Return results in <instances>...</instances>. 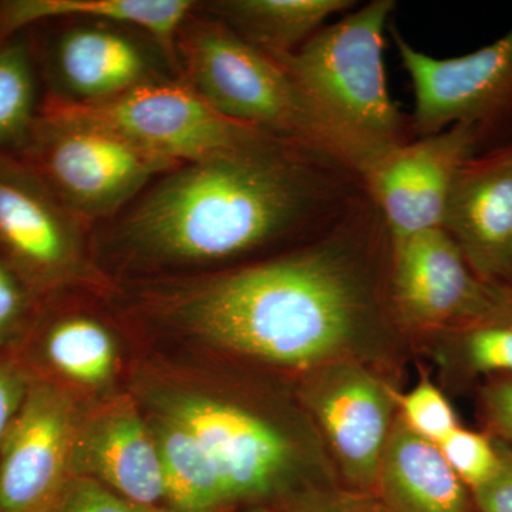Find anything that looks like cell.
Masks as SVG:
<instances>
[{
    "instance_id": "cell-1",
    "label": "cell",
    "mask_w": 512,
    "mask_h": 512,
    "mask_svg": "<svg viewBox=\"0 0 512 512\" xmlns=\"http://www.w3.org/2000/svg\"><path fill=\"white\" fill-rule=\"evenodd\" d=\"M390 249L386 222L366 192L301 247L165 293L156 303L218 348L315 370L342 359L393 312L377 274V259Z\"/></svg>"
},
{
    "instance_id": "cell-2",
    "label": "cell",
    "mask_w": 512,
    "mask_h": 512,
    "mask_svg": "<svg viewBox=\"0 0 512 512\" xmlns=\"http://www.w3.org/2000/svg\"><path fill=\"white\" fill-rule=\"evenodd\" d=\"M365 194L360 175L336 158L262 134L158 178L117 222L114 238L146 261L215 264L315 237Z\"/></svg>"
},
{
    "instance_id": "cell-3",
    "label": "cell",
    "mask_w": 512,
    "mask_h": 512,
    "mask_svg": "<svg viewBox=\"0 0 512 512\" xmlns=\"http://www.w3.org/2000/svg\"><path fill=\"white\" fill-rule=\"evenodd\" d=\"M177 60L184 82L225 119L328 154L362 181L380 158L320 111L278 60L220 20L191 15Z\"/></svg>"
},
{
    "instance_id": "cell-4",
    "label": "cell",
    "mask_w": 512,
    "mask_h": 512,
    "mask_svg": "<svg viewBox=\"0 0 512 512\" xmlns=\"http://www.w3.org/2000/svg\"><path fill=\"white\" fill-rule=\"evenodd\" d=\"M394 8L393 0H372L278 60L320 111L377 156L412 141V120L394 103L384 72Z\"/></svg>"
},
{
    "instance_id": "cell-5",
    "label": "cell",
    "mask_w": 512,
    "mask_h": 512,
    "mask_svg": "<svg viewBox=\"0 0 512 512\" xmlns=\"http://www.w3.org/2000/svg\"><path fill=\"white\" fill-rule=\"evenodd\" d=\"M47 113L107 128L180 165L231 153L268 134L225 119L183 79L156 80L104 103L56 99Z\"/></svg>"
},
{
    "instance_id": "cell-6",
    "label": "cell",
    "mask_w": 512,
    "mask_h": 512,
    "mask_svg": "<svg viewBox=\"0 0 512 512\" xmlns=\"http://www.w3.org/2000/svg\"><path fill=\"white\" fill-rule=\"evenodd\" d=\"M39 157L57 200L82 224L117 214L177 168L107 128L47 113Z\"/></svg>"
},
{
    "instance_id": "cell-7",
    "label": "cell",
    "mask_w": 512,
    "mask_h": 512,
    "mask_svg": "<svg viewBox=\"0 0 512 512\" xmlns=\"http://www.w3.org/2000/svg\"><path fill=\"white\" fill-rule=\"evenodd\" d=\"M163 416L190 431L220 473L229 504L284 493L299 468L295 444L274 424L238 404L205 394L158 396Z\"/></svg>"
},
{
    "instance_id": "cell-8",
    "label": "cell",
    "mask_w": 512,
    "mask_h": 512,
    "mask_svg": "<svg viewBox=\"0 0 512 512\" xmlns=\"http://www.w3.org/2000/svg\"><path fill=\"white\" fill-rule=\"evenodd\" d=\"M389 295L397 320L420 330H446L512 305V288L485 284L443 228L392 244Z\"/></svg>"
},
{
    "instance_id": "cell-9",
    "label": "cell",
    "mask_w": 512,
    "mask_h": 512,
    "mask_svg": "<svg viewBox=\"0 0 512 512\" xmlns=\"http://www.w3.org/2000/svg\"><path fill=\"white\" fill-rule=\"evenodd\" d=\"M80 420L70 394L32 377L0 447V512H56L73 474Z\"/></svg>"
},
{
    "instance_id": "cell-10",
    "label": "cell",
    "mask_w": 512,
    "mask_h": 512,
    "mask_svg": "<svg viewBox=\"0 0 512 512\" xmlns=\"http://www.w3.org/2000/svg\"><path fill=\"white\" fill-rule=\"evenodd\" d=\"M480 126L457 123L431 136L387 150L363 178L386 222L392 244L441 228L451 185L474 157Z\"/></svg>"
},
{
    "instance_id": "cell-11",
    "label": "cell",
    "mask_w": 512,
    "mask_h": 512,
    "mask_svg": "<svg viewBox=\"0 0 512 512\" xmlns=\"http://www.w3.org/2000/svg\"><path fill=\"white\" fill-rule=\"evenodd\" d=\"M397 56L414 90L413 133H440L457 123H476L512 103V28L468 55L437 59L410 45L389 26Z\"/></svg>"
},
{
    "instance_id": "cell-12",
    "label": "cell",
    "mask_w": 512,
    "mask_h": 512,
    "mask_svg": "<svg viewBox=\"0 0 512 512\" xmlns=\"http://www.w3.org/2000/svg\"><path fill=\"white\" fill-rule=\"evenodd\" d=\"M312 372L309 407L345 480L355 494L372 497L397 417L396 394L365 367L348 360H335Z\"/></svg>"
},
{
    "instance_id": "cell-13",
    "label": "cell",
    "mask_w": 512,
    "mask_h": 512,
    "mask_svg": "<svg viewBox=\"0 0 512 512\" xmlns=\"http://www.w3.org/2000/svg\"><path fill=\"white\" fill-rule=\"evenodd\" d=\"M441 228L481 281L512 288V146L460 168Z\"/></svg>"
},
{
    "instance_id": "cell-14",
    "label": "cell",
    "mask_w": 512,
    "mask_h": 512,
    "mask_svg": "<svg viewBox=\"0 0 512 512\" xmlns=\"http://www.w3.org/2000/svg\"><path fill=\"white\" fill-rule=\"evenodd\" d=\"M82 222L25 175L0 171V244L39 282L82 272Z\"/></svg>"
},
{
    "instance_id": "cell-15",
    "label": "cell",
    "mask_w": 512,
    "mask_h": 512,
    "mask_svg": "<svg viewBox=\"0 0 512 512\" xmlns=\"http://www.w3.org/2000/svg\"><path fill=\"white\" fill-rule=\"evenodd\" d=\"M72 467L74 476L93 478L136 503L165 501L156 440L128 399L114 400L82 421Z\"/></svg>"
},
{
    "instance_id": "cell-16",
    "label": "cell",
    "mask_w": 512,
    "mask_h": 512,
    "mask_svg": "<svg viewBox=\"0 0 512 512\" xmlns=\"http://www.w3.org/2000/svg\"><path fill=\"white\" fill-rule=\"evenodd\" d=\"M53 69L64 93L60 100L73 104L104 103L164 79L153 55L133 33L89 20L59 36Z\"/></svg>"
},
{
    "instance_id": "cell-17",
    "label": "cell",
    "mask_w": 512,
    "mask_h": 512,
    "mask_svg": "<svg viewBox=\"0 0 512 512\" xmlns=\"http://www.w3.org/2000/svg\"><path fill=\"white\" fill-rule=\"evenodd\" d=\"M373 501L380 512H474L470 490L439 446L394 420L377 473Z\"/></svg>"
},
{
    "instance_id": "cell-18",
    "label": "cell",
    "mask_w": 512,
    "mask_h": 512,
    "mask_svg": "<svg viewBox=\"0 0 512 512\" xmlns=\"http://www.w3.org/2000/svg\"><path fill=\"white\" fill-rule=\"evenodd\" d=\"M191 0H15L0 8V30L9 33L39 20L83 18L146 33L178 69L177 40L197 9Z\"/></svg>"
},
{
    "instance_id": "cell-19",
    "label": "cell",
    "mask_w": 512,
    "mask_h": 512,
    "mask_svg": "<svg viewBox=\"0 0 512 512\" xmlns=\"http://www.w3.org/2000/svg\"><path fill=\"white\" fill-rule=\"evenodd\" d=\"M352 0H218L205 3L211 18L275 60L292 55Z\"/></svg>"
},
{
    "instance_id": "cell-20",
    "label": "cell",
    "mask_w": 512,
    "mask_h": 512,
    "mask_svg": "<svg viewBox=\"0 0 512 512\" xmlns=\"http://www.w3.org/2000/svg\"><path fill=\"white\" fill-rule=\"evenodd\" d=\"M160 454L165 501L175 512H220L229 501L220 473L198 440L160 414L151 427Z\"/></svg>"
},
{
    "instance_id": "cell-21",
    "label": "cell",
    "mask_w": 512,
    "mask_h": 512,
    "mask_svg": "<svg viewBox=\"0 0 512 512\" xmlns=\"http://www.w3.org/2000/svg\"><path fill=\"white\" fill-rule=\"evenodd\" d=\"M43 356L60 375L100 386L116 369V342L99 320L73 315L57 320L43 336Z\"/></svg>"
},
{
    "instance_id": "cell-22",
    "label": "cell",
    "mask_w": 512,
    "mask_h": 512,
    "mask_svg": "<svg viewBox=\"0 0 512 512\" xmlns=\"http://www.w3.org/2000/svg\"><path fill=\"white\" fill-rule=\"evenodd\" d=\"M440 333L468 375L512 376V305Z\"/></svg>"
},
{
    "instance_id": "cell-23",
    "label": "cell",
    "mask_w": 512,
    "mask_h": 512,
    "mask_svg": "<svg viewBox=\"0 0 512 512\" xmlns=\"http://www.w3.org/2000/svg\"><path fill=\"white\" fill-rule=\"evenodd\" d=\"M36 84L28 50L22 45L0 49V146L25 136L33 119Z\"/></svg>"
},
{
    "instance_id": "cell-24",
    "label": "cell",
    "mask_w": 512,
    "mask_h": 512,
    "mask_svg": "<svg viewBox=\"0 0 512 512\" xmlns=\"http://www.w3.org/2000/svg\"><path fill=\"white\" fill-rule=\"evenodd\" d=\"M437 446L470 493L488 483L500 466L494 436L458 427Z\"/></svg>"
},
{
    "instance_id": "cell-25",
    "label": "cell",
    "mask_w": 512,
    "mask_h": 512,
    "mask_svg": "<svg viewBox=\"0 0 512 512\" xmlns=\"http://www.w3.org/2000/svg\"><path fill=\"white\" fill-rule=\"evenodd\" d=\"M396 400L404 424L431 443L440 444L460 427L446 396L426 377Z\"/></svg>"
},
{
    "instance_id": "cell-26",
    "label": "cell",
    "mask_w": 512,
    "mask_h": 512,
    "mask_svg": "<svg viewBox=\"0 0 512 512\" xmlns=\"http://www.w3.org/2000/svg\"><path fill=\"white\" fill-rule=\"evenodd\" d=\"M56 512H175L128 500L90 477L74 476Z\"/></svg>"
},
{
    "instance_id": "cell-27",
    "label": "cell",
    "mask_w": 512,
    "mask_h": 512,
    "mask_svg": "<svg viewBox=\"0 0 512 512\" xmlns=\"http://www.w3.org/2000/svg\"><path fill=\"white\" fill-rule=\"evenodd\" d=\"M29 295L18 274L0 258V346L13 342L29 315Z\"/></svg>"
},
{
    "instance_id": "cell-28",
    "label": "cell",
    "mask_w": 512,
    "mask_h": 512,
    "mask_svg": "<svg viewBox=\"0 0 512 512\" xmlns=\"http://www.w3.org/2000/svg\"><path fill=\"white\" fill-rule=\"evenodd\" d=\"M480 399L494 437L512 447V376L490 377L481 387Z\"/></svg>"
},
{
    "instance_id": "cell-29",
    "label": "cell",
    "mask_w": 512,
    "mask_h": 512,
    "mask_svg": "<svg viewBox=\"0 0 512 512\" xmlns=\"http://www.w3.org/2000/svg\"><path fill=\"white\" fill-rule=\"evenodd\" d=\"M500 466L488 483L471 491L478 512H512V447L494 437Z\"/></svg>"
},
{
    "instance_id": "cell-30",
    "label": "cell",
    "mask_w": 512,
    "mask_h": 512,
    "mask_svg": "<svg viewBox=\"0 0 512 512\" xmlns=\"http://www.w3.org/2000/svg\"><path fill=\"white\" fill-rule=\"evenodd\" d=\"M32 377L23 367L0 356V447L25 402Z\"/></svg>"
},
{
    "instance_id": "cell-31",
    "label": "cell",
    "mask_w": 512,
    "mask_h": 512,
    "mask_svg": "<svg viewBox=\"0 0 512 512\" xmlns=\"http://www.w3.org/2000/svg\"><path fill=\"white\" fill-rule=\"evenodd\" d=\"M293 512H380L372 497L367 495H303L293 504Z\"/></svg>"
},
{
    "instance_id": "cell-32",
    "label": "cell",
    "mask_w": 512,
    "mask_h": 512,
    "mask_svg": "<svg viewBox=\"0 0 512 512\" xmlns=\"http://www.w3.org/2000/svg\"><path fill=\"white\" fill-rule=\"evenodd\" d=\"M249 512H272V511L266 510V508H256V510H252Z\"/></svg>"
}]
</instances>
